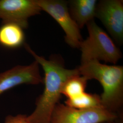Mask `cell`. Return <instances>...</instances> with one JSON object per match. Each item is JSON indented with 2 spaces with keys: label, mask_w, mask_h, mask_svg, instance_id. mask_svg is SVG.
I'll list each match as a JSON object with an SVG mask.
<instances>
[{
  "label": "cell",
  "mask_w": 123,
  "mask_h": 123,
  "mask_svg": "<svg viewBox=\"0 0 123 123\" xmlns=\"http://www.w3.org/2000/svg\"><path fill=\"white\" fill-rule=\"evenodd\" d=\"M102 123H114V121H108V122H103Z\"/></svg>",
  "instance_id": "cell-14"
},
{
  "label": "cell",
  "mask_w": 123,
  "mask_h": 123,
  "mask_svg": "<svg viewBox=\"0 0 123 123\" xmlns=\"http://www.w3.org/2000/svg\"><path fill=\"white\" fill-rule=\"evenodd\" d=\"M88 80L85 77L77 75L73 76L66 81L62 90V95L67 99L77 97L85 92Z\"/></svg>",
  "instance_id": "cell-12"
},
{
  "label": "cell",
  "mask_w": 123,
  "mask_h": 123,
  "mask_svg": "<svg viewBox=\"0 0 123 123\" xmlns=\"http://www.w3.org/2000/svg\"><path fill=\"white\" fill-rule=\"evenodd\" d=\"M65 105L72 108L80 110H86L103 107L100 97L96 94L84 92L77 97L67 99Z\"/></svg>",
  "instance_id": "cell-11"
},
{
  "label": "cell",
  "mask_w": 123,
  "mask_h": 123,
  "mask_svg": "<svg viewBox=\"0 0 123 123\" xmlns=\"http://www.w3.org/2000/svg\"><path fill=\"white\" fill-rule=\"evenodd\" d=\"M43 82L37 62L28 65L15 66L0 74V95L21 84L37 85Z\"/></svg>",
  "instance_id": "cell-8"
},
{
  "label": "cell",
  "mask_w": 123,
  "mask_h": 123,
  "mask_svg": "<svg viewBox=\"0 0 123 123\" xmlns=\"http://www.w3.org/2000/svg\"><path fill=\"white\" fill-rule=\"evenodd\" d=\"M42 11L52 17L64 31L65 40L71 47L79 49L83 38L80 29L69 13L68 2L63 0H37Z\"/></svg>",
  "instance_id": "cell-5"
},
{
  "label": "cell",
  "mask_w": 123,
  "mask_h": 123,
  "mask_svg": "<svg viewBox=\"0 0 123 123\" xmlns=\"http://www.w3.org/2000/svg\"><path fill=\"white\" fill-rule=\"evenodd\" d=\"M100 20L118 44L123 42V2L121 0H101L97 2L95 17Z\"/></svg>",
  "instance_id": "cell-6"
},
{
  "label": "cell",
  "mask_w": 123,
  "mask_h": 123,
  "mask_svg": "<svg viewBox=\"0 0 123 123\" xmlns=\"http://www.w3.org/2000/svg\"><path fill=\"white\" fill-rule=\"evenodd\" d=\"M41 11L37 0H0V18L3 23L16 24L23 29L28 26V19Z\"/></svg>",
  "instance_id": "cell-7"
},
{
  "label": "cell",
  "mask_w": 123,
  "mask_h": 123,
  "mask_svg": "<svg viewBox=\"0 0 123 123\" xmlns=\"http://www.w3.org/2000/svg\"><path fill=\"white\" fill-rule=\"evenodd\" d=\"M26 51L42 67L45 74V84L43 93L36 102L35 110L27 119L30 123H49L53 110L59 103L62 90L66 81L70 78L80 75L78 68H66L59 57H53L49 60L37 55L27 44H24Z\"/></svg>",
  "instance_id": "cell-1"
},
{
  "label": "cell",
  "mask_w": 123,
  "mask_h": 123,
  "mask_svg": "<svg viewBox=\"0 0 123 123\" xmlns=\"http://www.w3.org/2000/svg\"><path fill=\"white\" fill-rule=\"evenodd\" d=\"M4 123H30L27 116L24 114H18L15 116L8 115L5 118Z\"/></svg>",
  "instance_id": "cell-13"
},
{
  "label": "cell",
  "mask_w": 123,
  "mask_h": 123,
  "mask_svg": "<svg viewBox=\"0 0 123 123\" xmlns=\"http://www.w3.org/2000/svg\"><path fill=\"white\" fill-rule=\"evenodd\" d=\"M117 118L115 113L104 107L80 110L59 103L53 110L49 123H102Z\"/></svg>",
  "instance_id": "cell-4"
},
{
  "label": "cell",
  "mask_w": 123,
  "mask_h": 123,
  "mask_svg": "<svg viewBox=\"0 0 123 123\" xmlns=\"http://www.w3.org/2000/svg\"><path fill=\"white\" fill-rule=\"evenodd\" d=\"M88 37L81 43V62L103 61L115 64L122 57V53L113 41L94 20L86 25Z\"/></svg>",
  "instance_id": "cell-3"
},
{
  "label": "cell",
  "mask_w": 123,
  "mask_h": 123,
  "mask_svg": "<svg viewBox=\"0 0 123 123\" xmlns=\"http://www.w3.org/2000/svg\"><path fill=\"white\" fill-rule=\"evenodd\" d=\"M25 39L23 28L12 23H4L0 28V43L5 47L15 48L23 44Z\"/></svg>",
  "instance_id": "cell-10"
},
{
  "label": "cell",
  "mask_w": 123,
  "mask_h": 123,
  "mask_svg": "<svg viewBox=\"0 0 123 123\" xmlns=\"http://www.w3.org/2000/svg\"><path fill=\"white\" fill-rule=\"evenodd\" d=\"M68 2L69 13L79 29L95 17L96 0H72Z\"/></svg>",
  "instance_id": "cell-9"
},
{
  "label": "cell",
  "mask_w": 123,
  "mask_h": 123,
  "mask_svg": "<svg viewBox=\"0 0 123 123\" xmlns=\"http://www.w3.org/2000/svg\"><path fill=\"white\" fill-rule=\"evenodd\" d=\"M80 75L87 80L95 79L103 88L100 97L103 106L115 113L123 99V67L106 65L98 61L81 64L78 68Z\"/></svg>",
  "instance_id": "cell-2"
}]
</instances>
